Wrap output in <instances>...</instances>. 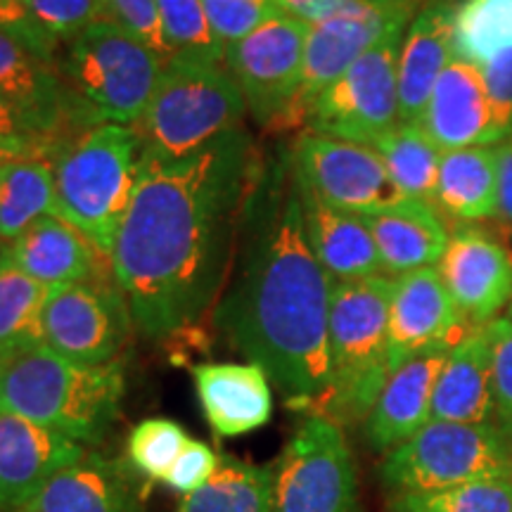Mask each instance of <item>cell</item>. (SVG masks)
<instances>
[{"label": "cell", "instance_id": "cell-49", "mask_svg": "<svg viewBox=\"0 0 512 512\" xmlns=\"http://www.w3.org/2000/svg\"><path fill=\"white\" fill-rule=\"evenodd\" d=\"M5 245H8V242H0V261H3V256H5Z\"/></svg>", "mask_w": 512, "mask_h": 512}, {"label": "cell", "instance_id": "cell-41", "mask_svg": "<svg viewBox=\"0 0 512 512\" xmlns=\"http://www.w3.org/2000/svg\"><path fill=\"white\" fill-rule=\"evenodd\" d=\"M219 467L221 458L216 456L214 448L204 444V441L190 439L181 451V456L176 458V463L171 465L169 475L164 477V484L181 496L197 494L214 479Z\"/></svg>", "mask_w": 512, "mask_h": 512}, {"label": "cell", "instance_id": "cell-4", "mask_svg": "<svg viewBox=\"0 0 512 512\" xmlns=\"http://www.w3.org/2000/svg\"><path fill=\"white\" fill-rule=\"evenodd\" d=\"M143 145L136 126L93 124L48 147L57 219L79 228L98 252L112 254L138 183Z\"/></svg>", "mask_w": 512, "mask_h": 512}, {"label": "cell", "instance_id": "cell-17", "mask_svg": "<svg viewBox=\"0 0 512 512\" xmlns=\"http://www.w3.org/2000/svg\"><path fill=\"white\" fill-rule=\"evenodd\" d=\"M86 453V446L60 432L0 413V512L22 510L57 470Z\"/></svg>", "mask_w": 512, "mask_h": 512}, {"label": "cell", "instance_id": "cell-35", "mask_svg": "<svg viewBox=\"0 0 512 512\" xmlns=\"http://www.w3.org/2000/svg\"><path fill=\"white\" fill-rule=\"evenodd\" d=\"M389 512H512V477L479 479L430 491V494H394Z\"/></svg>", "mask_w": 512, "mask_h": 512}, {"label": "cell", "instance_id": "cell-18", "mask_svg": "<svg viewBox=\"0 0 512 512\" xmlns=\"http://www.w3.org/2000/svg\"><path fill=\"white\" fill-rule=\"evenodd\" d=\"M420 126L441 152L498 145L486 100L482 67L453 55L427 102Z\"/></svg>", "mask_w": 512, "mask_h": 512}, {"label": "cell", "instance_id": "cell-20", "mask_svg": "<svg viewBox=\"0 0 512 512\" xmlns=\"http://www.w3.org/2000/svg\"><path fill=\"white\" fill-rule=\"evenodd\" d=\"M192 382L219 439L245 437L271 420V380L256 363H200L192 368Z\"/></svg>", "mask_w": 512, "mask_h": 512}, {"label": "cell", "instance_id": "cell-13", "mask_svg": "<svg viewBox=\"0 0 512 512\" xmlns=\"http://www.w3.org/2000/svg\"><path fill=\"white\" fill-rule=\"evenodd\" d=\"M292 159L299 181L332 207L363 216L408 202L375 147L306 133Z\"/></svg>", "mask_w": 512, "mask_h": 512}, {"label": "cell", "instance_id": "cell-50", "mask_svg": "<svg viewBox=\"0 0 512 512\" xmlns=\"http://www.w3.org/2000/svg\"><path fill=\"white\" fill-rule=\"evenodd\" d=\"M510 444V477H512V441H508Z\"/></svg>", "mask_w": 512, "mask_h": 512}, {"label": "cell", "instance_id": "cell-46", "mask_svg": "<svg viewBox=\"0 0 512 512\" xmlns=\"http://www.w3.org/2000/svg\"><path fill=\"white\" fill-rule=\"evenodd\" d=\"M50 140H31V138H17V136H0V171L10 166L17 159L31 155V152L41 150Z\"/></svg>", "mask_w": 512, "mask_h": 512}, {"label": "cell", "instance_id": "cell-23", "mask_svg": "<svg viewBox=\"0 0 512 512\" xmlns=\"http://www.w3.org/2000/svg\"><path fill=\"white\" fill-rule=\"evenodd\" d=\"M299 178V176H297ZM306 240L332 280L384 275L375 240L358 214L332 207L299 181Z\"/></svg>", "mask_w": 512, "mask_h": 512}, {"label": "cell", "instance_id": "cell-38", "mask_svg": "<svg viewBox=\"0 0 512 512\" xmlns=\"http://www.w3.org/2000/svg\"><path fill=\"white\" fill-rule=\"evenodd\" d=\"M491 337V392L494 425L512 441V318L501 316L486 325Z\"/></svg>", "mask_w": 512, "mask_h": 512}, {"label": "cell", "instance_id": "cell-42", "mask_svg": "<svg viewBox=\"0 0 512 512\" xmlns=\"http://www.w3.org/2000/svg\"><path fill=\"white\" fill-rule=\"evenodd\" d=\"M482 76L496 143H503L512 133V50L484 64Z\"/></svg>", "mask_w": 512, "mask_h": 512}, {"label": "cell", "instance_id": "cell-51", "mask_svg": "<svg viewBox=\"0 0 512 512\" xmlns=\"http://www.w3.org/2000/svg\"><path fill=\"white\" fill-rule=\"evenodd\" d=\"M508 318H512V302H510V306H508Z\"/></svg>", "mask_w": 512, "mask_h": 512}, {"label": "cell", "instance_id": "cell-45", "mask_svg": "<svg viewBox=\"0 0 512 512\" xmlns=\"http://www.w3.org/2000/svg\"><path fill=\"white\" fill-rule=\"evenodd\" d=\"M496 221L512 228V133L498 143V216Z\"/></svg>", "mask_w": 512, "mask_h": 512}, {"label": "cell", "instance_id": "cell-11", "mask_svg": "<svg viewBox=\"0 0 512 512\" xmlns=\"http://www.w3.org/2000/svg\"><path fill=\"white\" fill-rule=\"evenodd\" d=\"M133 318L119 285L100 278L50 287L41 342L79 366H107L124 347Z\"/></svg>", "mask_w": 512, "mask_h": 512}, {"label": "cell", "instance_id": "cell-33", "mask_svg": "<svg viewBox=\"0 0 512 512\" xmlns=\"http://www.w3.org/2000/svg\"><path fill=\"white\" fill-rule=\"evenodd\" d=\"M512 50V0H460L453 53L484 67Z\"/></svg>", "mask_w": 512, "mask_h": 512}, {"label": "cell", "instance_id": "cell-48", "mask_svg": "<svg viewBox=\"0 0 512 512\" xmlns=\"http://www.w3.org/2000/svg\"><path fill=\"white\" fill-rule=\"evenodd\" d=\"M366 3H375V5H394V3H403V0H366Z\"/></svg>", "mask_w": 512, "mask_h": 512}, {"label": "cell", "instance_id": "cell-5", "mask_svg": "<svg viewBox=\"0 0 512 512\" xmlns=\"http://www.w3.org/2000/svg\"><path fill=\"white\" fill-rule=\"evenodd\" d=\"M394 280L389 275L332 280L330 294V384L313 415L337 425L366 422L387 384L389 304Z\"/></svg>", "mask_w": 512, "mask_h": 512}, {"label": "cell", "instance_id": "cell-22", "mask_svg": "<svg viewBox=\"0 0 512 512\" xmlns=\"http://www.w3.org/2000/svg\"><path fill=\"white\" fill-rule=\"evenodd\" d=\"M19 512H143L128 470L86 453L57 470Z\"/></svg>", "mask_w": 512, "mask_h": 512}, {"label": "cell", "instance_id": "cell-3", "mask_svg": "<svg viewBox=\"0 0 512 512\" xmlns=\"http://www.w3.org/2000/svg\"><path fill=\"white\" fill-rule=\"evenodd\" d=\"M124 399L121 363L79 366L43 342L0 351V413L79 441L100 444Z\"/></svg>", "mask_w": 512, "mask_h": 512}, {"label": "cell", "instance_id": "cell-14", "mask_svg": "<svg viewBox=\"0 0 512 512\" xmlns=\"http://www.w3.org/2000/svg\"><path fill=\"white\" fill-rule=\"evenodd\" d=\"M437 271L453 304L470 328H486L512 302V254L489 230H453Z\"/></svg>", "mask_w": 512, "mask_h": 512}, {"label": "cell", "instance_id": "cell-40", "mask_svg": "<svg viewBox=\"0 0 512 512\" xmlns=\"http://www.w3.org/2000/svg\"><path fill=\"white\" fill-rule=\"evenodd\" d=\"M105 8L107 17L114 24L143 41L162 60H169L171 48L164 38L162 24H159L157 0H105Z\"/></svg>", "mask_w": 512, "mask_h": 512}, {"label": "cell", "instance_id": "cell-15", "mask_svg": "<svg viewBox=\"0 0 512 512\" xmlns=\"http://www.w3.org/2000/svg\"><path fill=\"white\" fill-rule=\"evenodd\" d=\"M475 328L465 323L441 283L437 266L418 268L394 280L389 304V368L413 358L451 351Z\"/></svg>", "mask_w": 512, "mask_h": 512}, {"label": "cell", "instance_id": "cell-9", "mask_svg": "<svg viewBox=\"0 0 512 512\" xmlns=\"http://www.w3.org/2000/svg\"><path fill=\"white\" fill-rule=\"evenodd\" d=\"M406 10L373 48H368L311 107V133L375 147L399 126V53L411 24Z\"/></svg>", "mask_w": 512, "mask_h": 512}, {"label": "cell", "instance_id": "cell-31", "mask_svg": "<svg viewBox=\"0 0 512 512\" xmlns=\"http://www.w3.org/2000/svg\"><path fill=\"white\" fill-rule=\"evenodd\" d=\"M176 512H275L273 470L238 458H221L214 479L197 494L183 496Z\"/></svg>", "mask_w": 512, "mask_h": 512}, {"label": "cell", "instance_id": "cell-39", "mask_svg": "<svg viewBox=\"0 0 512 512\" xmlns=\"http://www.w3.org/2000/svg\"><path fill=\"white\" fill-rule=\"evenodd\" d=\"M202 5L226 50L259 29L278 10L273 0H202Z\"/></svg>", "mask_w": 512, "mask_h": 512}, {"label": "cell", "instance_id": "cell-44", "mask_svg": "<svg viewBox=\"0 0 512 512\" xmlns=\"http://www.w3.org/2000/svg\"><path fill=\"white\" fill-rule=\"evenodd\" d=\"M0 136H17L31 140H55L57 136L48 131V126L27 110L22 102L0 91Z\"/></svg>", "mask_w": 512, "mask_h": 512}, {"label": "cell", "instance_id": "cell-16", "mask_svg": "<svg viewBox=\"0 0 512 512\" xmlns=\"http://www.w3.org/2000/svg\"><path fill=\"white\" fill-rule=\"evenodd\" d=\"M415 8V0L384 5L366 17H335L309 27L304 48V67L299 91L287 114L285 126L299 124L309 117L316 100L354 64L373 48L403 12Z\"/></svg>", "mask_w": 512, "mask_h": 512}, {"label": "cell", "instance_id": "cell-12", "mask_svg": "<svg viewBox=\"0 0 512 512\" xmlns=\"http://www.w3.org/2000/svg\"><path fill=\"white\" fill-rule=\"evenodd\" d=\"M306 34L309 24L275 10L259 29L228 48L230 74L259 124H285L302 81Z\"/></svg>", "mask_w": 512, "mask_h": 512}, {"label": "cell", "instance_id": "cell-19", "mask_svg": "<svg viewBox=\"0 0 512 512\" xmlns=\"http://www.w3.org/2000/svg\"><path fill=\"white\" fill-rule=\"evenodd\" d=\"M453 0H430L408 24L399 53V124H420L441 72L453 60Z\"/></svg>", "mask_w": 512, "mask_h": 512}, {"label": "cell", "instance_id": "cell-30", "mask_svg": "<svg viewBox=\"0 0 512 512\" xmlns=\"http://www.w3.org/2000/svg\"><path fill=\"white\" fill-rule=\"evenodd\" d=\"M102 19H110L105 0H19V15L5 31L53 64L60 46Z\"/></svg>", "mask_w": 512, "mask_h": 512}, {"label": "cell", "instance_id": "cell-7", "mask_svg": "<svg viewBox=\"0 0 512 512\" xmlns=\"http://www.w3.org/2000/svg\"><path fill=\"white\" fill-rule=\"evenodd\" d=\"M166 60L112 19L88 27L69 43L57 69L74 114L91 124L136 126L155 93Z\"/></svg>", "mask_w": 512, "mask_h": 512}, {"label": "cell", "instance_id": "cell-47", "mask_svg": "<svg viewBox=\"0 0 512 512\" xmlns=\"http://www.w3.org/2000/svg\"><path fill=\"white\" fill-rule=\"evenodd\" d=\"M19 15V0H0V29H10Z\"/></svg>", "mask_w": 512, "mask_h": 512}, {"label": "cell", "instance_id": "cell-26", "mask_svg": "<svg viewBox=\"0 0 512 512\" xmlns=\"http://www.w3.org/2000/svg\"><path fill=\"white\" fill-rule=\"evenodd\" d=\"M361 219L373 235L384 273L396 278L418 268L437 266L451 240L444 216L425 202L408 200L401 207L363 214Z\"/></svg>", "mask_w": 512, "mask_h": 512}, {"label": "cell", "instance_id": "cell-2", "mask_svg": "<svg viewBox=\"0 0 512 512\" xmlns=\"http://www.w3.org/2000/svg\"><path fill=\"white\" fill-rule=\"evenodd\" d=\"M242 233L240 273L216 323L292 408L316 411L330 384L332 278L306 240L292 152L256 164Z\"/></svg>", "mask_w": 512, "mask_h": 512}, {"label": "cell", "instance_id": "cell-32", "mask_svg": "<svg viewBox=\"0 0 512 512\" xmlns=\"http://www.w3.org/2000/svg\"><path fill=\"white\" fill-rule=\"evenodd\" d=\"M389 176L408 200L434 207L441 155L437 143L420 124H399L375 143Z\"/></svg>", "mask_w": 512, "mask_h": 512}, {"label": "cell", "instance_id": "cell-28", "mask_svg": "<svg viewBox=\"0 0 512 512\" xmlns=\"http://www.w3.org/2000/svg\"><path fill=\"white\" fill-rule=\"evenodd\" d=\"M0 91L34 112L53 136L74 114L60 72L5 29H0Z\"/></svg>", "mask_w": 512, "mask_h": 512}, {"label": "cell", "instance_id": "cell-25", "mask_svg": "<svg viewBox=\"0 0 512 512\" xmlns=\"http://www.w3.org/2000/svg\"><path fill=\"white\" fill-rule=\"evenodd\" d=\"M432 420L494 425L489 328H475L448 351L434 387Z\"/></svg>", "mask_w": 512, "mask_h": 512}, {"label": "cell", "instance_id": "cell-34", "mask_svg": "<svg viewBox=\"0 0 512 512\" xmlns=\"http://www.w3.org/2000/svg\"><path fill=\"white\" fill-rule=\"evenodd\" d=\"M50 287L38 283L10 264L0 261V351L19 344L41 342V313Z\"/></svg>", "mask_w": 512, "mask_h": 512}, {"label": "cell", "instance_id": "cell-29", "mask_svg": "<svg viewBox=\"0 0 512 512\" xmlns=\"http://www.w3.org/2000/svg\"><path fill=\"white\" fill-rule=\"evenodd\" d=\"M50 143L0 171V242L19 238L43 216H57Z\"/></svg>", "mask_w": 512, "mask_h": 512}, {"label": "cell", "instance_id": "cell-10", "mask_svg": "<svg viewBox=\"0 0 512 512\" xmlns=\"http://www.w3.org/2000/svg\"><path fill=\"white\" fill-rule=\"evenodd\" d=\"M275 512H358L356 465L342 425L309 415L273 470Z\"/></svg>", "mask_w": 512, "mask_h": 512}, {"label": "cell", "instance_id": "cell-6", "mask_svg": "<svg viewBox=\"0 0 512 512\" xmlns=\"http://www.w3.org/2000/svg\"><path fill=\"white\" fill-rule=\"evenodd\" d=\"M247 102L230 69L171 55L136 131L143 159L176 162L242 128Z\"/></svg>", "mask_w": 512, "mask_h": 512}, {"label": "cell", "instance_id": "cell-36", "mask_svg": "<svg viewBox=\"0 0 512 512\" xmlns=\"http://www.w3.org/2000/svg\"><path fill=\"white\" fill-rule=\"evenodd\" d=\"M159 24L171 55H190L221 64L228 50L211 29L202 0H157Z\"/></svg>", "mask_w": 512, "mask_h": 512}, {"label": "cell", "instance_id": "cell-37", "mask_svg": "<svg viewBox=\"0 0 512 512\" xmlns=\"http://www.w3.org/2000/svg\"><path fill=\"white\" fill-rule=\"evenodd\" d=\"M188 441V432L178 422L150 418L138 422L128 434V458L140 475L164 482Z\"/></svg>", "mask_w": 512, "mask_h": 512}, {"label": "cell", "instance_id": "cell-1", "mask_svg": "<svg viewBox=\"0 0 512 512\" xmlns=\"http://www.w3.org/2000/svg\"><path fill=\"white\" fill-rule=\"evenodd\" d=\"M254 171L245 128L176 162L140 157L110 254L114 283L140 335H174L219 297Z\"/></svg>", "mask_w": 512, "mask_h": 512}, {"label": "cell", "instance_id": "cell-8", "mask_svg": "<svg viewBox=\"0 0 512 512\" xmlns=\"http://www.w3.org/2000/svg\"><path fill=\"white\" fill-rule=\"evenodd\" d=\"M377 475L392 496L510 477V444L496 425L430 420L418 434L384 453Z\"/></svg>", "mask_w": 512, "mask_h": 512}, {"label": "cell", "instance_id": "cell-24", "mask_svg": "<svg viewBox=\"0 0 512 512\" xmlns=\"http://www.w3.org/2000/svg\"><path fill=\"white\" fill-rule=\"evenodd\" d=\"M5 254L19 271L48 287L98 278L100 256H105L79 228L57 216L38 219L5 245Z\"/></svg>", "mask_w": 512, "mask_h": 512}, {"label": "cell", "instance_id": "cell-27", "mask_svg": "<svg viewBox=\"0 0 512 512\" xmlns=\"http://www.w3.org/2000/svg\"><path fill=\"white\" fill-rule=\"evenodd\" d=\"M434 207L460 223L496 221L498 145L463 147L441 155Z\"/></svg>", "mask_w": 512, "mask_h": 512}, {"label": "cell", "instance_id": "cell-43", "mask_svg": "<svg viewBox=\"0 0 512 512\" xmlns=\"http://www.w3.org/2000/svg\"><path fill=\"white\" fill-rule=\"evenodd\" d=\"M273 3L285 15L299 19L309 27L335 17H366L384 8V5L366 3V0H273Z\"/></svg>", "mask_w": 512, "mask_h": 512}, {"label": "cell", "instance_id": "cell-21", "mask_svg": "<svg viewBox=\"0 0 512 512\" xmlns=\"http://www.w3.org/2000/svg\"><path fill=\"white\" fill-rule=\"evenodd\" d=\"M446 356L448 351H437L413 358L389 375L363 422V434L373 451H392L432 420V396Z\"/></svg>", "mask_w": 512, "mask_h": 512}]
</instances>
